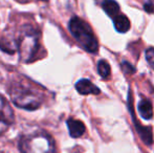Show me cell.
Masks as SVG:
<instances>
[{
  "label": "cell",
  "instance_id": "obj_15",
  "mask_svg": "<svg viewBox=\"0 0 154 153\" xmlns=\"http://www.w3.org/2000/svg\"><path fill=\"white\" fill-rule=\"evenodd\" d=\"M144 8L147 13H154V1L152 0H149L145 3Z\"/></svg>",
  "mask_w": 154,
  "mask_h": 153
},
{
  "label": "cell",
  "instance_id": "obj_7",
  "mask_svg": "<svg viewBox=\"0 0 154 153\" xmlns=\"http://www.w3.org/2000/svg\"><path fill=\"white\" fill-rule=\"evenodd\" d=\"M75 89L78 92L83 96H87V94H99L101 92L100 88H97L91 81L87 79H82L77 82L75 84Z\"/></svg>",
  "mask_w": 154,
  "mask_h": 153
},
{
  "label": "cell",
  "instance_id": "obj_12",
  "mask_svg": "<svg viewBox=\"0 0 154 153\" xmlns=\"http://www.w3.org/2000/svg\"><path fill=\"white\" fill-rule=\"evenodd\" d=\"M102 6H103V10L113 18L120 13V6L116 0H104Z\"/></svg>",
  "mask_w": 154,
  "mask_h": 153
},
{
  "label": "cell",
  "instance_id": "obj_10",
  "mask_svg": "<svg viewBox=\"0 0 154 153\" xmlns=\"http://www.w3.org/2000/svg\"><path fill=\"white\" fill-rule=\"evenodd\" d=\"M138 111L140 115L145 120H150L153 116V106L149 100H142L138 104Z\"/></svg>",
  "mask_w": 154,
  "mask_h": 153
},
{
  "label": "cell",
  "instance_id": "obj_2",
  "mask_svg": "<svg viewBox=\"0 0 154 153\" xmlns=\"http://www.w3.org/2000/svg\"><path fill=\"white\" fill-rule=\"evenodd\" d=\"M17 43V51L20 59L24 63H29L34 59L39 49V33L32 25H23L19 31Z\"/></svg>",
  "mask_w": 154,
  "mask_h": 153
},
{
  "label": "cell",
  "instance_id": "obj_4",
  "mask_svg": "<svg viewBox=\"0 0 154 153\" xmlns=\"http://www.w3.org/2000/svg\"><path fill=\"white\" fill-rule=\"evenodd\" d=\"M19 146L22 153H56L54 139L44 131L22 136Z\"/></svg>",
  "mask_w": 154,
  "mask_h": 153
},
{
  "label": "cell",
  "instance_id": "obj_13",
  "mask_svg": "<svg viewBox=\"0 0 154 153\" xmlns=\"http://www.w3.org/2000/svg\"><path fill=\"white\" fill-rule=\"evenodd\" d=\"M97 72L103 79H106L110 76V72H111V69H110V65L107 61L105 60H100L99 63H97Z\"/></svg>",
  "mask_w": 154,
  "mask_h": 153
},
{
  "label": "cell",
  "instance_id": "obj_3",
  "mask_svg": "<svg viewBox=\"0 0 154 153\" xmlns=\"http://www.w3.org/2000/svg\"><path fill=\"white\" fill-rule=\"evenodd\" d=\"M68 27L72 37L86 51L91 54L97 53L99 49V44L88 23L79 17H73L69 21Z\"/></svg>",
  "mask_w": 154,
  "mask_h": 153
},
{
  "label": "cell",
  "instance_id": "obj_8",
  "mask_svg": "<svg viewBox=\"0 0 154 153\" xmlns=\"http://www.w3.org/2000/svg\"><path fill=\"white\" fill-rule=\"evenodd\" d=\"M66 124L71 137L77 139V137L82 136L84 134V132H85V125L81 121L75 120V118H68Z\"/></svg>",
  "mask_w": 154,
  "mask_h": 153
},
{
  "label": "cell",
  "instance_id": "obj_14",
  "mask_svg": "<svg viewBox=\"0 0 154 153\" xmlns=\"http://www.w3.org/2000/svg\"><path fill=\"white\" fill-rule=\"evenodd\" d=\"M146 59L151 68L154 70V47H149L146 50Z\"/></svg>",
  "mask_w": 154,
  "mask_h": 153
},
{
  "label": "cell",
  "instance_id": "obj_11",
  "mask_svg": "<svg viewBox=\"0 0 154 153\" xmlns=\"http://www.w3.org/2000/svg\"><path fill=\"white\" fill-rule=\"evenodd\" d=\"M0 49L6 54L14 55L17 51V43L14 39L3 37L0 39Z\"/></svg>",
  "mask_w": 154,
  "mask_h": 153
},
{
  "label": "cell",
  "instance_id": "obj_1",
  "mask_svg": "<svg viewBox=\"0 0 154 153\" xmlns=\"http://www.w3.org/2000/svg\"><path fill=\"white\" fill-rule=\"evenodd\" d=\"M10 94L16 106L27 110H35L43 104V90L29 79L19 78L12 83Z\"/></svg>",
  "mask_w": 154,
  "mask_h": 153
},
{
  "label": "cell",
  "instance_id": "obj_6",
  "mask_svg": "<svg viewBox=\"0 0 154 153\" xmlns=\"http://www.w3.org/2000/svg\"><path fill=\"white\" fill-rule=\"evenodd\" d=\"M129 108H130V115H131L132 118H133V122H134V125H135V129H136V131L138 132V134H140V139H143V142H144L146 145H151V144L153 143L152 129H151L150 127H144V126H142L140 124H138V123L136 122V120H135V115H134L132 106L131 107L129 106Z\"/></svg>",
  "mask_w": 154,
  "mask_h": 153
},
{
  "label": "cell",
  "instance_id": "obj_16",
  "mask_svg": "<svg viewBox=\"0 0 154 153\" xmlns=\"http://www.w3.org/2000/svg\"><path fill=\"white\" fill-rule=\"evenodd\" d=\"M122 67L126 72H128V74H131V72H135V69L133 68V66H132L131 64L128 63V62H124V63L122 64Z\"/></svg>",
  "mask_w": 154,
  "mask_h": 153
},
{
  "label": "cell",
  "instance_id": "obj_9",
  "mask_svg": "<svg viewBox=\"0 0 154 153\" xmlns=\"http://www.w3.org/2000/svg\"><path fill=\"white\" fill-rule=\"evenodd\" d=\"M113 23L119 33H127L130 29V21L125 15H116L113 18Z\"/></svg>",
  "mask_w": 154,
  "mask_h": 153
},
{
  "label": "cell",
  "instance_id": "obj_5",
  "mask_svg": "<svg viewBox=\"0 0 154 153\" xmlns=\"http://www.w3.org/2000/svg\"><path fill=\"white\" fill-rule=\"evenodd\" d=\"M14 122V112L10 103L5 98L0 96V123L5 125H10Z\"/></svg>",
  "mask_w": 154,
  "mask_h": 153
}]
</instances>
